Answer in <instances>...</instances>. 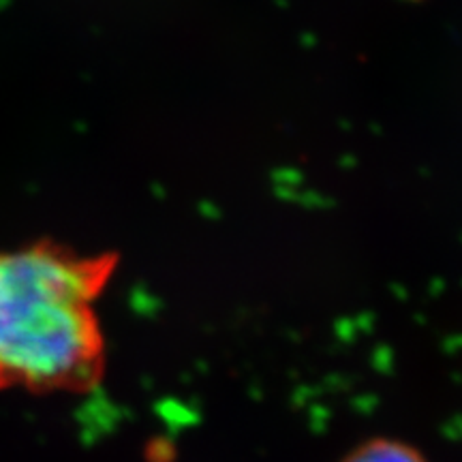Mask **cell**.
<instances>
[{"label":"cell","instance_id":"obj_2","mask_svg":"<svg viewBox=\"0 0 462 462\" xmlns=\"http://www.w3.org/2000/svg\"><path fill=\"white\" fill-rule=\"evenodd\" d=\"M340 462H426L413 446L394 439H373L351 449Z\"/></svg>","mask_w":462,"mask_h":462},{"label":"cell","instance_id":"obj_1","mask_svg":"<svg viewBox=\"0 0 462 462\" xmlns=\"http://www.w3.org/2000/svg\"><path fill=\"white\" fill-rule=\"evenodd\" d=\"M120 262L51 238L0 248V392L84 394L101 383L99 302Z\"/></svg>","mask_w":462,"mask_h":462}]
</instances>
